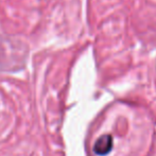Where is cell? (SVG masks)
Instances as JSON below:
<instances>
[{
	"label": "cell",
	"mask_w": 156,
	"mask_h": 156,
	"mask_svg": "<svg viewBox=\"0 0 156 156\" xmlns=\"http://www.w3.org/2000/svg\"><path fill=\"white\" fill-rule=\"evenodd\" d=\"M113 149V138L111 135H103L98 138L94 146V152L97 155H106Z\"/></svg>",
	"instance_id": "obj_1"
}]
</instances>
